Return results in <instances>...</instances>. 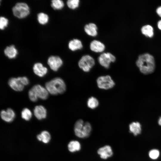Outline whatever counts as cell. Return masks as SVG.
Segmentation results:
<instances>
[{
	"mask_svg": "<svg viewBox=\"0 0 161 161\" xmlns=\"http://www.w3.org/2000/svg\"><path fill=\"white\" fill-rule=\"evenodd\" d=\"M28 96L29 99L32 102H35L38 100V97L31 89L29 91Z\"/></svg>",
	"mask_w": 161,
	"mask_h": 161,
	"instance_id": "cell-30",
	"label": "cell"
},
{
	"mask_svg": "<svg viewBox=\"0 0 161 161\" xmlns=\"http://www.w3.org/2000/svg\"><path fill=\"white\" fill-rule=\"evenodd\" d=\"M49 16L47 14L44 13H40L37 15V20L40 24L44 25L47 23L49 20Z\"/></svg>",
	"mask_w": 161,
	"mask_h": 161,
	"instance_id": "cell-24",
	"label": "cell"
},
{
	"mask_svg": "<svg viewBox=\"0 0 161 161\" xmlns=\"http://www.w3.org/2000/svg\"><path fill=\"white\" fill-rule=\"evenodd\" d=\"M74 129L75 134L77 137L84 138L89 136L92 127L89 122H84L82 119H79L75 123Z\"/></svg>",
	"mask_w": 161,
	"mask_h": 161,
	"instance_id": "cell-3",
	"label": "cell"
},
{
	"mask_svg": "<svg viewBox=\"0 0 161 161\" xmlns=\"http://www.w3.org/2000/svg\"><path fill=\"white\" fill-rule=\"evenodd\" d=\"M130 131L134 136H137L141 133V125L138 122H133L129 125Z\"/></svg>",
	"mask_w": 161,
	"mask_h": 161,
	"instance_id": "cell-21",
	"label": "cell"
},
{
	"mask_svg": "<svg viewBox=\"0 0 161 161\" xmlns=\"http://www.w3.org/2000/svg\"><path fill=\"white\" fill-rule=\"evenodd\" d=\"M136 64L140 72L145 75L152 73L155 69L154 58L148 53L139 55L136 61Z\"/></svg>",
	"mask_w": 161,
	"mask_h": 161,
	"instance_id": "cell-1",
	"label": "cell"
},
{
	"mask_svg": "<svg viewBox=\"0 0 161 161\" xmlns=\"http://www.w3.org/2000/svg\"><path fill=\"white\" fill-rule=\"evenodd\" d=\"M97 83L99 88L108 90L113 88L115 83L111 77L109 75L100 76L97 79Z\"/></svg>",
	"mask_w": 161,
	"mask_h": 161,
	"instance_id": "cell-6",
	"label": "cell"
},
{
	"mask_svg": "<svg viewBox=\"0 0 161 161\" xmlns=\"http://www.w3.org/2000/svg\"><path fill=\"white\" fill-rule=\"evenodd\" d=\"M160 152L157 149H152L149 152L148 155L149 157L152 160L157 159L159 157Z\"/></svg>",
	"mask_w": 161,
	"mask_h": 161,
	"instance_id": "cell-28",
	"label": "cell"
},
{
	"mask_svg": "<svg viewBox=\"0 0 161 161\" xmlns=\"http://www.w3.org/2000/svg\"><path fill=\"white\" fill-rule=\"evenodd\" d=\"M13 15L18 18L21 19L27 17L30 13L28 5L24 2L17 3L12 8Z\"/></svg>",
	"mask_w": 161,
	"mask_h": 161,
	"instance_id": "cell-4",
	"label": "cell"
},
{
	"mask_svg": "<svg viewBox=\"0 0 161 161\" xmlns=\"http://www.w3.org/2000/svg\"><path fill=\"white\" fill-rule=\"evenodd\" d=\"M5 55L10 59L15 58L18 54V51L14 45L7 46L4 50Z\"/></svg>",
	"mask_w": 161,
	"mask_h": 161,
	"instance_id": "cell-17",
	"label": "cell"
},
{
	"mask_svg": "<svg viewBox=\"0 0 161 161\" xmlns=\"http://www.w3.org/2000/svg\"><path fill=\"white\" fill-rule=\"evenodd\" d=\"M9 85L14 90L17 92L22 91L24 86L21 82L19 77L12 78L8 81Z\"/></svg>",
	"mask_w": 161,
	"mask_h": 161,
	"instance_id": "cell-10",
	"label": "cell"
},
{
	"mask_svg": "<svg viewBox=\"0 0 161 161\" xmlns=\"http://www.w3.org/2000/svg\"><path fill=\"white\" fill-rule=\"evenodd\" d=\"M19 77L21 82L24 86L27 85L29 84V80L26 77Z\"/></svg>",
	"mask_w": 161,
	"mask_h": 161,
	"instance_id": "cell-31",
	"label": "cell"
},
{
	"mask_svg": "<svg viewBox=\"0 0 161 161\" xmlns=\"http://www.w3.org/2000/svg\"><path fill=\"white\" fill-rule=\"evenodd\" d=\"M37 138L38 141L45 144L49 143L51 139L50 134L47 131H43L37 136Z\"/></svg>",
	"mask_w": 161,
	"mask_h": 161,
	"instance_id": "cell-19",
	"label": "cell"
},
{
	"mask_svg": "<svg viewBox=\"0 0 161 161\" xmlns=\"http://www.w3.org/2000/svg\"><path fill=\"white\" fill-rule=\"evenodd\" d=\"M8 20L6 18L1 16L0 18V28L1 30H4L8 24Z\"/></svg>",
	"mask_w": 161,
	"mask_h": 161,
	"instance_id": "cell-29",
	"label": "cell"
},
{
	"mask_svg": "<svg viewBox=\"0 0 161 161\" xmlns=\"http://www.w3.org/2000/svg\"><path fill=\"white\" fill-rule=\"evenodd\" d=\"M45 87L49 93L53 95L62 94L64 92L66 89L64 81L59 77L55 78L47 82Z\"/></svg>",
	"mask_w": 161,
	"mask_h": 161,
	"instance_id": "cell-2",
	"label": "cell"
},
{
	"mask_svg": "<svg viewBox=\"0 0 161 161\" xmlns=\"http://www.w3.org/2000/svg\"><path fill=\"white\" fill-rule=\"evenodd\" d=\"M32 116V114L31 112L27 108H24L21 112V117L26 121L30 120Z\"/></svg>",
	"mask_w": 161,
	"mask_h": 161,
	"instance_id": "cell-26",
	"label": "cell"
},
{
	"mask_svg": "<svg viewBox=\"0 0 161 161\" xmlns=\"http://www.w3.org/2000/svg\"><path fill=\"white\" fill-rule=\"evenodd\" d=\"M90 48L92 51L95 52H101L105 49L104 44L100 41L97 40L92 41L90 44Z\"/></svg>",
	"mask_w": 161,
	"mask_h": 161,
	"instance_id": "cell-15",
	"label": "cell"
},
{
	"mask_svg": "<svg viewBox=\"0 0 161 161\" xmlns=\"http://www.w3.org/2000/svg\"><path fill=\"white\" fill-rule=\"evenodd\" d=\"M95 65V61L94 59L89 55L83 56L78 62L79 68L85 72L90 71Z\"/></svg>",
	"mask_w": 161,
	"mask_h": 161,
	"instance_id": "cell-5",
	"label": "cell"
},
{
	"mask_svg": "<svg viewBox=\"0 0 161 161\" xmlns=\"http://www.w3.org/2000/svg\"><path fill=\"white\" fill-rule=\"evenodd\" d=\"M33 70L34 73L37 76L42 77L47 73L48 69L40 63H37L33 65Z\"/></svg>",
	"mask_w": 161,
	"mask_h": 161,
	"instance_id": "cell-13",
	"label": "cell"
},
{
	"mask_svg": "<svg viewBox=\"0 0 161 161\" xmlns=\"http://www.w3.org/2000/svg\"><path fill=\"white\" fill-rule=\"evenodd\" d=\"M98 60L99 63L102 66L105 68L108 69L110 67V64L115 61L116 58L110 52H104L100 55Z\"/></svg>",
	"mask_w": 161,
	"mask_h": 161,
	"instance_id": "cell-7",
	"label": "cell"
},
{
	"mask_svg": "<svg viewBox=\"0 0 161 161\" xmlns=\"http://www.w3.org/2000/svg\"><path fill=\"white\" fill-rule=\"evenodd\" d=\"M47 64L52 70L57 71L62 66L63 61L58 56H51L48 58Z\"/></svg>",
	"mask_w": 161,
	"mask_h": 161,
	"instance_id": "cell-8",
	"label": "cell"
},
{
	"mask_svg": "<svg viewBox=\"0 0 161 161\" xmlns=\"http://www.w3.org/2000/svg\"><path fill=\"white\" fill-rule=\"evenodd\" d=\"M97 153L101 158L106 160L112 156L113 152L111 146L106 145L99 148L97 151Z\"/></svg>",
	"mask_w": 161,
	"mask_h": 161,
	"instance_id": "cell-11",
	"label": "cell"
},
{
	"mask_svg": "<svg viewBox=\"0 0 161 161\" xmlns=\"http://www.w3.org/2000/svg\"><path fill=\"white\" fill-rule=\"evenodd\" d=\"M79 0H68L66 2L68 7L73 10L76 9L79 7Z\"/></svg>",
	"mask_w": 161,
	"mask_h": 161,
	"instance_id": "cell-27",
	"label": "cell"
},
{
	"mask_svg": "<svg viewBox=\"0 0 161 161\" xmlns=\"http://www.w3.org/2000/svg\"><path fill=\"white\" fill-rule=\"evenodd\" d=\"M141 30L142 33L147 37L151 38L154 35V29L150 25H146L143 26Z\"/></svg>",
	"mask_w": 161,
	"mask_h": 161,
	"instance_id": "cell-22",
	"label": "cell"
},
{
	"mask_svg": "<svg viewBox=\"0 0 161 161\" xmlns=\"http://www.w3.org/2000/svg\"><path fill=\"white\" fill-rule=\"evenodd\" d=\"M38 98L46 99L48 96L49 92L46 88L39 84L34 86L31 88Z\"/></svg>",
	"mask_w": 161,
	"mask_h": 161,
	"instance_id": "cell-9",
	"label": "cell"
},
{
	"mask_svg": "<svg viewBox=\"0 0 161 161\" xmlns=\"http://www.w3.org/2000/svg\"><path fill=\"white\" fill-rule=\"evenodd\" d=\"M67 147L69 151L73 153L79 151L81 149V145L78 141L72 140L69 143Z\"/></svg>",
	"mask_w": 161,
	"mask_h": 161,
	"instance_id": "cell-20",
	"label": "cell"
},
{
	"mask_svg": "<svg viewBox=\"0 0 161 161\" xmlns=\"http://www.w3.org/2000/svg\"><path fill=\"white\" fill-rule=\"evenodd\" d=\"M158 123L160 126H161V117L159 119Z\"/></svg>",
	"mask_w": 161,
	"mask_h": 161,
	"instance_id": "cell-34",
	"label": "cell"
},
{
	"mask_svg": "<svg viewBox=\"0 0 161 161\" xmlns=\"http://www.w3.org/2000/svg\"><path fill=\"white\" fill-rule=\"evenodd\" d=\"M87 104L89 108L91 109H94L98 107L99 102L96 98L91 97L88 99Z\"/></svg>",
	"mask_w": 161,
	"mask_h": 161,
	"instance_id": "cell-23",
	"label": "cell"
},
{
	"mask_svg": "<svg viewBox=\"0 0 161 161\" xmlns=\"http://www.w3.org/2000/svg\"><path fill=\"white\" fill-rule=\"evenodd\" d=\"M35 117L39 120H42L46 118L47 111L46 108L41 105L36 106L34 109Z\"/></svg>",
	"mask_w": 161,
	"mask_h": 161,
	"instance_id": "cell-14",
	"label": "cell"
},
{
	"mask_svg": "<svg viewBox=\"0 0 161 161\" xmlns=\"http://www.w3.org/2000/svg\"><path fill=\"white\" fill-rule=\"evenodd\" d=\"M156 12L157 15L161 17V6H159L157 8Z\"/></svg>",
	"mask_w": 161,
	"mask_h": 161,
	"instance_id": "cell-32",
	"label": "cell"
},
{
	"mask_svg": "<svg viewBox=\"0 0 161 161\" xmlns=\"http://www.w3.org/2000/svg\"><path fill=\"white\" fill-rule=\"evenodd\" d=\"M85 32L88 35L92 37H95L97 34V27L94 23H90L86 25L84 27Z\"/></svg>",
	"mask_w": 161,
	"mask_h": 161,
	"instance_id": "cell-16",
	"label": "cell"
},
{
	"mask_svg": "<svg viewBox=\"0 0 161 161\" xmlns=\"http://www.w3.org/2000/svg\"><path fill=\"white\" fill-rule=\"evenodd\" d=\"M2 119L4 121L10 123L13 121L16 117V114L14 110L11 108L6 110H3L0 113Z\"/></svg>",
	"mask_w": 161,
	"mask_h": 161,
	"instance_id": "cell-12",
	"label": "cell"
},
{
	"mask_svg": "<svg viewBox=\"0 0 161 161\" xmlns=\"http://www.w3.org/2000/svg\"><path fill=\"white\" fill-rule=\"evenodd\" d=\"M157 25L159 29L161 30V20L158 21Z\"/></svg>",
	"mask_w": 161,
	"mask_h": 161,
	"instance_id": "cell-33",
	"label": "cell"
},
{
	"mask_svg": "<svg viewBox=\"0 0 161 161\" xmlns=\"http://www.w3.org/2000/svg\"><path fill=\"white\" fill-rule=\"evenodd\" d=\"M51 5L54 10H61L64 7V3L61 0H52Z\"/></svg>",
	"mask_w": 161,
	"mask_h": 161,
	"instance_id": "cell-25",
	"label": "cell"
},
{
	"mask_svg": "<svg viewBox=\"0 0 161 161\" xmlns=\"http://www.w3.org/2000/svg\"><path fill=\"white\" fill-rule=\"evenodd\" d=\"M68 46L69 49L73 51L80 49L83 47L81 41L77 39H74L70 41Z\"/></svg>",
	"mask_w": 161,
	"mask_h": 161,
	"instance_id": "cell-18",
	"label": "cell"
}]
</instances>
